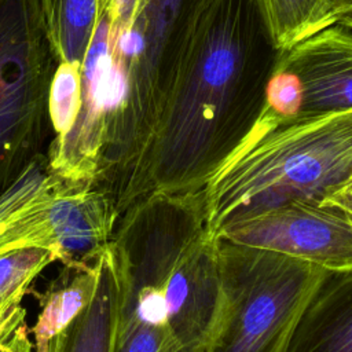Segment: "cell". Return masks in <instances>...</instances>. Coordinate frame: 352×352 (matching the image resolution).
I'll return each instance as SVG.
<instances>
[{
    "instance_id": "obj_21",
    "label": "cell",
    "mask_w": 352,
    "mask_h": 352,
    "mask_svg": "<svg viewBox=\"0 0 352 352\" xmlns=\"http://www.w3.org/2000/svg\"><path fill=\"white\" fill-rule=\"evenodd\" d=\"M334 23H341V25L352 29V11L345 14V15H342V16H340Z\"/></svg>"
},
{
    "instance_id": "obj_7",
    "label": "cell",
    "mask_w": 352,
    "mask_h": 352,
    "mask_svg": "<svg viewBox=\"0 0 352 352\" xmlns=\"http://www.w3.org/2000/svg\"><path fill=\"white\" fill-rule=\"evenodd\" d=\"M216 239L278 253L326 271L352 268V216L326 202H292L230 223Z\"/></svg>"
},
{
    "instance_id": "obj_5",
    "label": "cell",
    "mask_w": 352,
    "mask_h": 352,
    "mask_svg": "<svg viewBox=\"0 0 352 352\" xmlns=\"http://www.w3.org/2000/svg\"><path fill=\"white\" fill-rule=\"evenodd\" d=\"M55 69L37 0H1L0 194L43 153Z\"/></svg>"
},
{
    "instance_id": "obj_13",
    "label": "cell",
    "mask_w": 352,
    "mask_h": 352,
    "mask_svg": "<svg viewBox=\"0 0 352 352\" xmlns=\"http://www.w3.org/2000/svg\"><path fill=\"white\" fill-rule=\"evenodd\" d=\"M272 47L285 51L323 26L331 0H254Z\"/></svg>"
},
{
    "instance_id": "obj_15",
    "label": "cell",
    "mask_w": 352,
    "mask_h": 352,
    "mask_svg": "<svg viewBox=\"0 0 352 352\" xmlns=\"http://www.w3.org/2000/svg\"><path fill=\"white\" fill-rule=\"evenodd\" d=\"M54 261V252L41 246L19 248L1 254L0 307L21 294H28L32 282Z\"/></svg>"
},
{
    "instance_id": "obj_3",
    "label": "cell",
    "mask_w": 352,
    "mask_h": 352,
    "mask_svg": "<svg viewBox=\"0 0 352 352\" xmlns=\"http://www.w3.org/2000/svg\"><path fill=\"white\" fill-rule=\"evenodd\" d=\"M120 214L109 190L50 169L41 153L0 194V256L41 246L63 265H96Z\"/></svg>"
},
{
    "instance_id": "obj_4",
    "label": "cell",
    "mask_w": 352,
    "mask_h": 352,
    "mask_svg": "<svg viewBox=\"0 0 352 352\" xmlns=\"http://www.w3.org/2000/svg\"><path fill=\"white\" fill-rule=\"evenodd\" d=\"M217 252L221 298L202 352H285L326 270L224 239Z\"/></svg>"
},
{
    "instance_id": "obj_22",
    "label": "cell",
    "mask_w": 352,
    "mask_h": 352,
    "mask_svg": "<svg viewBox=\"0 0 352 352\" xmlns=\"http://www.w3.org/2000/svg\"><path fill=\"white\" fill-rule=\"evenodd\" d=\"M184 352H202V348L201 349H194V351H184Z\"/></svg>"
},
{
    "instance_id": "obj_1",
    "label": "cell",
    "mask_w": 352,
    "mask_h": 352,
    "mask_svg": "<svg viewBox=\"0 0 352 352\" xmlns=\"http://www.w3.org/2000/svg\"><path fill=\"white\" fill-rule=\"evenodd\" d=\"M260 21L254 0L195 3L146 138L150 172L139 199L198 191L221 160L220 133L245 87L252 37L264 28L253 25Z\"/></svg>"
},
{
    "instance_id": "obj_19",
    "label": "cell",
    "mask_w": 352,
    "mask_h": 352,
    "mask_svg": "<svg viewBox=\"0 0 352 352\" xmlns=\"http://www.w3.org/2000/svg\"><path fill=\"white\" fill-rule=\"evenodd\" d=\"M0 352H33V345L28 324L21 327L16 334L0 348Z\"/></svg>"
},
{
    "instance_id": "obj_6",
    "label": "cell",
    "mask_w": 352,
    "mask_h": 352,
    "mask_svg": "<svg viewBox=\"0 0 352 352\" xmlns=\"http://www.w3.org/2000/svg\"><path fill=\"white\" fill-rule=\"evenodd\" d=\"M352 110V29L333 23L279 51L258 113L279 122Z\"/></svg>"
},
{
    "instance_id": "obj_23",
    "label": "cell",
    "mask_w": 352,
    "mask_h": 352,
    "mask_svg": "<svg viewBox=\"0 0 352 352\" xmlns=\"http://www.w3.org/2000/svg\"><path fill=\"white\" fill-rule=\"evenodd\" d=\"M0 3H1V0H0Z\"/></svg>"
},
{
    "instance_id": "obj_9",
    "label": "cell",
    "mask_w": 352,
    "mask_h": 352,
    "mask_svg": "<svg viewBox=\"0 0 352 352\" xmlns=\"http://www.w3.org/2000/svg\"><path fill=\"white\" fill-rule=\"evenodd\" d=\"M285 352H352V268L326 271L302 307Z\"/></svg>"
},
{
    "instance_id": "obj_8",
    "label": "cell",
    "mask_w": 352,
    "mask_h": 352,
    "mask_svg": "<svg viewBox=\"0 0 352 352\" xmlns=\"http://www.w3.org/2000/svg\"><path fill=\"white\" fill-rule=\"evenodd\" d=\"M166 323L180 352L204 348L214 323L221 276L217 239L197 235L179 254L164 285Z\"/></svg>"
},
{
    "instance_id": "obj_20",
    "label": "cell",
    "mask_w": 352,
    "mask_h": 352,
    "mask_svg": "<svg viewBox=\"0 0 352 352\" xmlns=\"http://www.w3.org/2000/svg\"><path fill=\"white\" fill-rule=\"evenodd\" d=\"M352 11V0H331L323 21V28L333 25L340 16Z\"/></svg>"
},
{
    "instance_id": "obj_2",
    "label": "cell",
    "mask_w": 352,
    "mask_h": 352,
    "mask_svg": "<svg viewBox=\"0 0 352 352\" xmlns=\"http://www.w3.org/2000/svg\"><path fill=\"white\" fill-rule=\"evenodd\" d=\"M351 175L352 110L287 122L257 113L202 183L208 235L292 202H323Z\"/></svg>"
},
{
    "instance_id": "obj_18",
    "label": "cell",
    "mask_w": 352,
    "mask_h": 352,
    "mask_svg": "<svg viewBox=\"0 0 352 352\" xmlns=\"http://www.w3.org/2000/svg\"><path fill=\"white\" fill-rule=\"evenodd\" d=\"M323 202L336 205V206L344 209L345 212H348L352 216V175L349 176V179L340 188H337Z\"/></svg>"
},
{
    "instance_id": "obj_16",
    "label": "cell",
    "mask_w": 352,
    "mask_h": 352,
    "mask_svg": "<svg viewBox=\"0 0 352 352\" xmlns=\"http://www.w3.org/2000/svg\"><path fill=\"white\" fill-rule=\"evenodd\" d=\"M114 352H180L168 326L138 316L118 307Z\"/></svg>"
},
{
    "instance_id": "obj_12",
    "label": "cell",
    "mask_w": 352,
    "mask_h": 352,
    "mask_svg": "<svg viewBox=\"0 0 352 352\" xmlns=\"http://www.w3.org/2000/svg\"><path fill=\"white\" fill-rule=\"evenodd\" d=\"M110 0H37L56 65L82 67L103 8Z\"/></svg>"
},
{
    "instance_id": "obj_17",
    "label": "cell",
    "mask_w": 352,
    "mask_h": 352,
    "mask_svg": "<svg viewBox=\"0 0 352 352\" xmlns=\"http://www.w3.org/2000/svg\"><path fill=\"white\" fill-rule=\"evenodd\" d=\"M26 324V308L21 301H10L0 307V348Z\"/></svg>"
},
{
    "instance_id": "obj_10",
    "label": "cell",
    "mask_w": 352,
    "mask_h": 352,
    "mask_svg": "<svg viewBox=\"0 0 352 352\" xmlns=\"http://www.w3.org/2000/svg\"><path fill=\"white\" fill-rule=\"evenodd\" d=\"M120 285L110 246L98 263V286L88 307L50 344L48 352H114Z\"/></svg>"
},
{
    "instance_id": "obj_14",
    "label": "cell",
    "mask_w": 352,
    "mask_h": 352,
    "mask_svg": "<svg viewBox=\"0 0 352 352\" xmlns=\"http://www.w3.org/2000/svg\"><path fill=\"white\" fill-rule=\"evenodd\" d=\"M50 121L55 132L50 147L60 146L73 131L81 109V66L59 63L50 87Z\"/></svg>"
},
{
    "instance_id": "obj_11",
    "label": "cell",
    "mask_w": 352,
    "mask_h": 352,
    "mask_svg": "<svg viewBox=\"0 0 352 352\" xmlns=\"http://www.w3.org/2000/svg\"><path fill=\"white\" fill-rule=\"evenodd\" d=\"M96 286L98 264L92 267L63 265L59 276L37 294L40 311L36 323L29 330L33 336V352H48L51 341L92 301Z\"/></svg>"
}]
</instances>
